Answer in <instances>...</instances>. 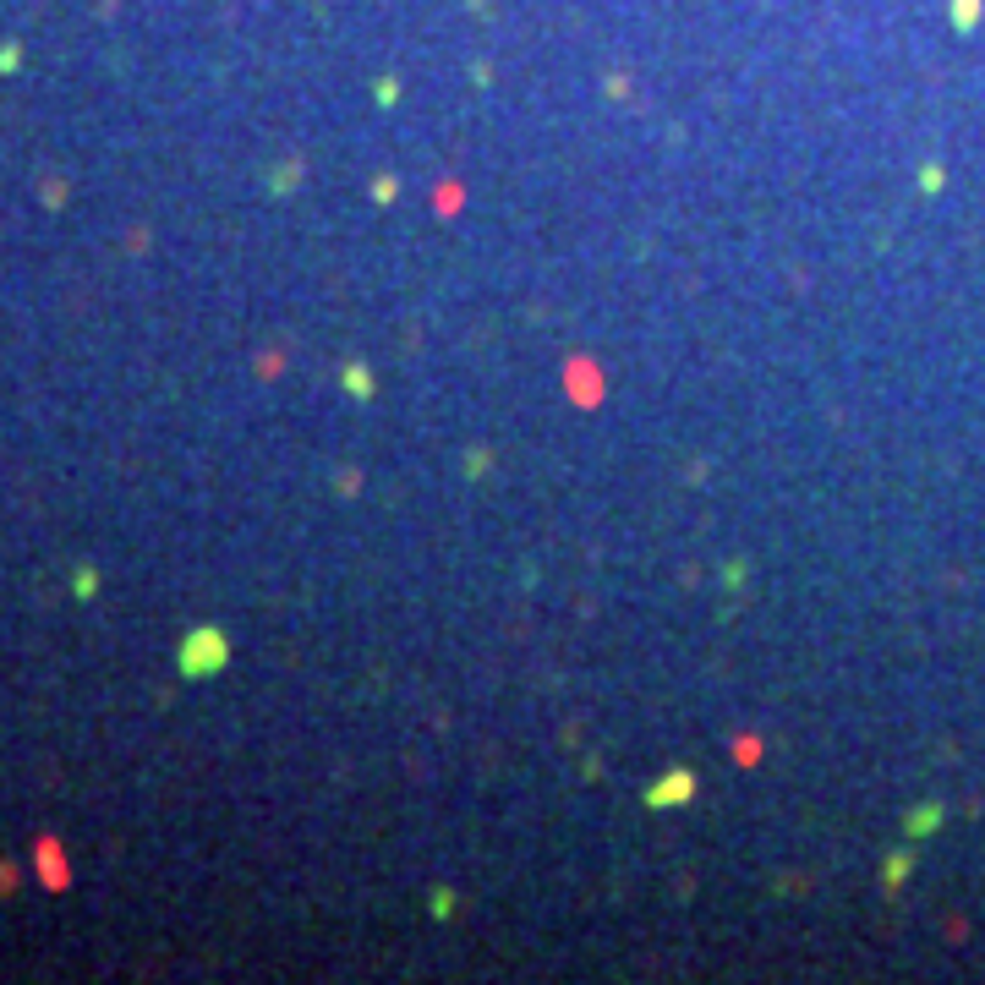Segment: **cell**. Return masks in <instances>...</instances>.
<instances>
[{"label":"cell","mask_w":985,"mask_h":985,"mask_svg":"<svg viewBox=\"0 0 985 985\" xmlns=\"http://www.w3.org/2000/svg\"><path fill=\"white\" fill-rule=\"evenodd\" d=\"M449 909H455V892H433V914H438V920H444Z\"/></svg>","instance_id":"ba28073f"},{"label":"cell","mask_w":985,"mask_h":985,"mask_svg":"<svg viewBox=\"0 0 985 985\" xmlns=\"http://www.w3.org/2000/svg\"><path fill=\"white\" fill-rule=\"evenodd\" d=\"M695 794V772H668V778H657L652 788H646V805H685V799Z\"/></svg>","instance_id":"7a4b0ae2"},{"label":"cell","mask_w":985,"mask_h":985,"mask_svg":"<svg viewBox=\"0 0 985 985\" xmlns=\"http://www.w3.org/2000/svg\"><path fill=\"white\" fill-rule=\"evenodd\" d=\"M296 176H301L296 159H291V165H280V170H274V192H291V187H296Z\"/></svg>","instance_id":"8992f818"},{"label":"cell","mask_w":985,"mask_h":985,"mask_svg":"<svg viewBox=\"0 0 985 985\" xmlns=\"http://www.w3.org/2000/svg\"><path fill=\"white\" fill-rule=\"evenodd\" d=\"M903 871H909V860H903V854H892V860H887V882L898 887V882H903Z\"/></svg>","instance_id":"52a82bcc"},{"label":"cell","mask_w":985,"mask_h":985,"mask_svg":"<svg viewBox=\"0 0 985 985\" xmlns=\"http://www.w3.org/2000/svg\"><path fill=\"white\" fill-rule=\"evenodd\" d=\"M17 61H22V55L11 50V44H6V50H0V72H17Z\"/></svg>","instance_id":"30bf717a"},{"label":"cell","mask_w":985,"mask_h":985,"mask_svg":"<svg viewBox=\"0 0 985 985\" xmlns=\"http://www.w3.org/2000/svg\"><path fill=\"white\" fill-rule=\"evenodd\" d=\"M225 663H230V635L219 624H197V630L181 635V646H176L181 679H214V674H225Z\"/></svg>","instance_id":"6da1fadb"},{"label":"cell","mask_w":985,"mask_h":985,"mask_svg":"<svg viewBox=\"0 0 985 985\" xmlns=\"http://www.w3.org/2000/svg\"><path fill=\"white\" fill-rule=\"evenodd\" d=\"M936 821H942V805H925V810H914V816H909V838H925V832H931Z\"/></svg>","instance_id":"277c9868"},{"label":"cell","mask_w":985,"mask_h":985,"mask_svg":"<svg viewBox=\"0 0 985 985\" xmlns=\"http://www.w3.org/2000/svg\"><path fill=\"white\" fill-rule=\"evenodd\" d=\"M345 389H351L356 400H367V394H373V373H367L362 362H356V367H345Z\"/></svg>","instance_id":"3957f363"},{"label":"cell","mask_w":985,"mask_h":985,"mask_svg":"<svg viewBox=\"0 0 985 985\" xmlns=\"http://www.w3.org/2000/svg\"><path fill=\"white\" fill-rule=\"evenodd\" d=\"M72 591H77V597H94V591H99V570H94V564H83V570H77Z\"/></svg>","instance_id":"5b68a950"},{"label":"cell","mask_w":985,"mask_h":985,"mask_svg":"<svg viewBox=\"0 0 985 985\" xmlns=\"http://www.w3.org/2000/svg\"><path fill=\"white\" fill-rule=\"evenodd\" d=\"M980 17V6H975V0H958V22H964V28H969V22H975Z\"/></svg>","instance_id":"9c48e42d"}]
</instances>
